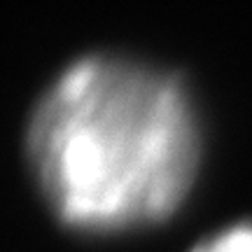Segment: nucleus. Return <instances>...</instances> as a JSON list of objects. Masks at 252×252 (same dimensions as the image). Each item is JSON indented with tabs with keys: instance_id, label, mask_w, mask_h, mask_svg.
Returning a JSON list of instances; mask_svg holds the SVG:
<instances>
[{
	"instance_id": "1",
	"label": "nucleus",
	"mask_w": 252,
	"mask_h": 252,
	"mask_svg": "<svg viewBox=\"0 0 252 252\" xmlns=\"http://www.w3.org/2000/svg\"><path fill=\"white\" fill-rule=\"evenodd\" d=\"M28 157L65 224L115 231L171 215L198 168V133L182 84L115 56H87L45 91Z\"/></svg>"
},
{
	"instance_id": "2",
	"label": "nucleus",
	"mask_w": 252,
	"mask_h": 252,
	"mask_svg": "<svg viewBox=\"0 0 252 252\" xmlns=\"http://www.w3.org/2000/svg\"><path fill=\"white\" fill-rule=\"evenodd\" d=\"M191 252H252V224L231 226L203 241Z\"/></svg>"
}]
</instances>
